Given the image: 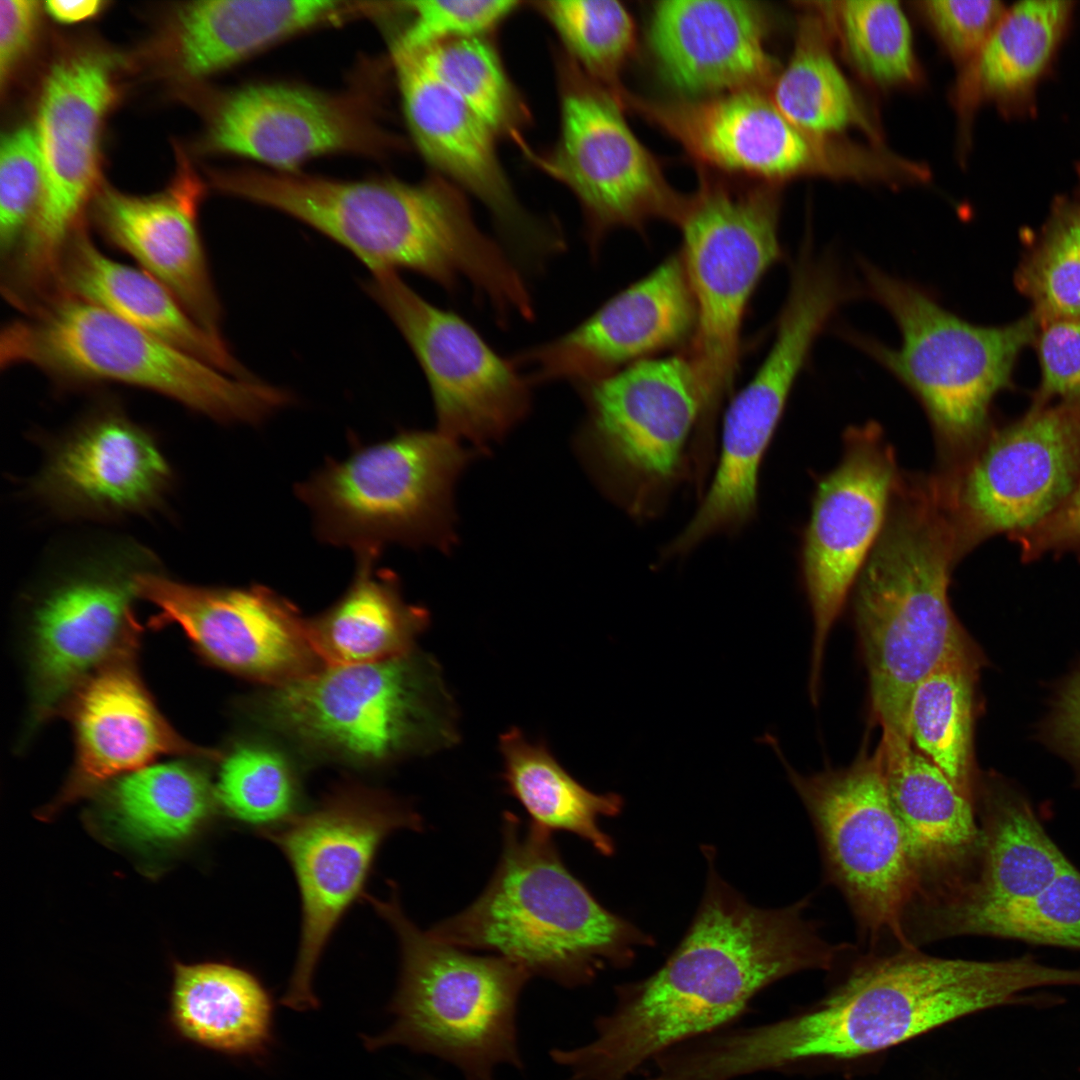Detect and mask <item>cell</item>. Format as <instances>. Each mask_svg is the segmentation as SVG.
<instances>
[{
	"label": "cell",
	"mask_w": 1080,
	"mask_h": 1080,
	"mask_svg": "<svg viewBox=\"0 0 1080 1080\" xmlns=\"http://www.w3.org/2000/svg\"><path fill=\"white\" fill-rule=\"evenodd\" d=\"M706 883L678 946L653 974L618 985L616 1005L583 1046L552 1049L565 1080H626L665 1051L720 1030L763 989L805 970H830L852 945L834 944L805 910L809 898L765 909L726 882L705 847Z\"/></svg>",
	"instance_id": "1"
},
{
	"label": "cell",
	"mask_w": 1080,
	"mask_h": 1080,
	"mask_svg": "<svg viewBox=\"0 0 1080 1080\" xmlns=\"http://www.w3.org/2000/svg\"><path fill=\"white\" fill-rule=\"evenodd\" d=\"M1064 971L1032 954L982 961L941 958L918 947L858 958L809 1010L773 1023L717 1031L702 1041L705 1080H734L813 1059L874 1054L972 1013L1017 1002Z\"/></svg>",
	"instance_id": "2"
},
{
	"label": "cell",
	"mask_w": 1080,
	"mask_h": 1080,
	"mask_svg": "<svg viewBox=\"0 0 1080 1080\" xmlns=\"http://www.w3.org/2000/svg\"><path fill=\"white\" fill-rule=\"evenodd\" d=\"M218 183L311 226L372 274L408 269L449 291L464 279L483 294L509 274L504 249L480 230L463 191L438 173L411 184L248 169L220 175Z\"/></svg>",
	"instance_id": "3"
},
{
	"label": "cell",
	"mask_w": 1080,
	"mask_h": 1080,
	"mask_svg": "<svg viewBox=\"0 0 1080 1080\" xmlns=\"http://www.w3.org/2000/svg\"><path fill=\"white\" fill-rule=\"evenodd\" d=\"M958 558L937 486L897 483L882 533L854 585L870 713L884 737L910 744L916 686L949 655L974 644L948 598Z\"/></svg>",
	"instance_id": "4"
},
{
	"label": "cell",
	"mask_w": 1080,
	"mask_h": 1080,
	"mask_svg": "<svg viewBox=\"0 0 1080 1080\" xmlns=\"http://www.w3.org/2000/svg\"><path fill=\"white\" fill-rule=\"evenodd\" d=\"M465 949L493 952L566 987L626 968L651 935L606 909L566 867L552 833L513 813L502 823V851L479 897L427 930Z\"/></svg>",
	"instance_id": "5"
},
{
	"label": "cell",
	"mask_w": 1080,
	"mask_h": 1080,
	"mask_svg": "<svg viewBox=\"0 0 1080 1080\" xmlns=\"http://www.w3.org/2000/svg\"><path fill=\"white\" fill-rule=\"evenodd\" d=\"M0 364L30 365L63 388L109 382L143 388L222 423L257 425L293 402L281 388L227 374L64 294L3 327Z\"/></svg>",
	"instance_id": "6"
},
{
	"label": "cell",
	"mask_w": 1080,
	"mask_h": 1080,
	"mask_svg": "<svg viewBox=\"0 0 1080 1080\" xmlns=\"http://www.w3.org/2000/svg\"><path fill=\"white\" fill-rule=\"evenodd\" d=\"M389 899L371 896L400 945L401 973L390 1009L393 1025L367 1037L368 1049L403 1045L455 1065L466 1080H494L496 1066L522 1068L516 1008L531 975L497 956H479L441 942L404 913L393 883Z\"/></svg>",
	"instance_id": "7"
},
{
	"label": "cell",
	"mask_w": 1080,
	"mask_h": 1080,
	"mask_svg": "<svg viewBox=\"0 0 1080 1080\" xmlns=\"http://www.w3.org/2000/svg\"><path fill=\"white\" fill-rule=\"evenodd\" d=\"M861 268L866 293L892 316L901 343L893 348L848 329L842 335L919 400L943 444L970 453L988 433L992 401L1010 385L1018 355L1036 339V318L974 325L914 283L864 261Z\"/></svg>",
	"instance_id": "8"
},
{
	"label": "cell",
	"mask_w": 1080,
	"mask_h": 1080,
	"mask_svg": "<svg viewBox=\"0 0 1080 1080\" xmlns=\"http://www.w3.org/2000/svg\"><path fill=\"white\" fill-rule=\"evenodd\" d=\"M700 176L677 226L696 308L694 334L683 352L699 383L703 420L715 425L733 395L751 299L784 253L777 185L729 184L706 171Z\"/></svg>",
	"instance_id": "9"
},
{
	"label": "cell",
	"mask_w": 1080,
	"mask_h": 1080,
	"mask_svg": "<svg viewBox=\"0 0 1080 1080\" xmlns=\"http://www.w3.org/2000/svg\"><path fill=\"white\" fill-rule=\"evenodd\" d=\"M353 443L295 487L319 540L376 558L390 544L447 546L453 488L473 453L439 430Z\"/></svg>",
	"instance_id": "10"
},
{
	"label": "cell",
	"mask_w": 1080,
	"mask_h": 1080,
	"mask_svg": "<svg viewBox=\"0 0 1080 1080\" xmlns=\"http://www.w3.org/2000/svg\"><path fill=\"white\" fill-rule=\"evenodd\" d=\"M587 413L578 436L586 466L635 517L658 512L694 452L703 400L681 351L579 385Z\"/></svg>",
	"instance_id": "11"
},
{
	"label": "cell",
	"mask_w": 1080,
	"mask_h": 1080,
	"mask_svg": "<svg viewBox=\"0 0 1080 1080\" xmlns=\"http://www.w3.org/2000/svg\"><path fill=\"white\" fill-rule=\"evenodd\" d=\"M265 710L305 743L361 762L447 744L455 736L435 666L411 653L323 666L275 686Z\"/></svg>",
	"instance_id": "12"
},
{
	"label": "cell",
	"mask_w": 1080,
	"mask_h": 1080,
	"mask_svg": "<svg viewBox=\"0 0 1080 1080\" xmlns=\"http://www.w3.org/2000/svg\"><path fill=\"white\" fill-rule=\"evenodd\" d=\"M813 824L826 880L839 890L871 949L884 937L906 936L920 881L886 787L880 744L845 768L811 775L783 761Z\"/></svg>",
	"instance_id": "13"
},
{
	"label": "cell",
	"mask_w": 1080,
	"mask_h": 1080,
	"mask_svg": "<svg viewBox=\"0 0 1080 1080\" xmlns=\"http://www.w3.org/2000/svg\"><path fill=\"white\" fill-rule=\"evenodd\" d=\"M559 137L548 153H525L577 198L592 251L615 229L643 231L661 220L678 226L688 196L666 179L652 152L611 91L586 76L565 53L558 57Z\"/></svg>",
	"instance_id": "14"
},
{
	"label": "cell",
	"mask_w": 1080,
	"mask_h": 1080,
	"mask_svg": "<svg viewBox=\"0 0 1080 1080\" xmlns=\"http://www.w3.org/2000/svg\"><path fill=\"white\" fill-rule=\"evenodd\" d=\"M622 102L677 141L703 170L770 185L804 176L885 182L892 172L885 148L804 131L763 91L654 100L625 90Z\"/></svg>",
	"instance_id": "15"
},
{
	"label": "cell",
	"mask_w": 1080,
	"mask_h": 1080,
	"mask_svg": "<svg viewBox=\"0 0 1080 1080\" xmlns=\"http://www.w3.org/2000/svg\"><path fill=\"white\" fill-rule=\"evenodd\" d=\"M135 544L88 554L52 577L30 607L26 737L58 712L95 671L137 648L138 576L154 568Z\"/></svg>",
	"instance_id": "16"
},
{
	"label": "cell",
	"mask_w": 1080,
	"mask_h": 1080,
	"mask_svg": "<svg viewBox=\"0 0 1080 1080\" xmlns=\"http://www.w3.org/2000/svg\"><path fill=\"white\" fill-rule=\"evenodd\" d=\"M401 829L422 831L420 815L386 797L348 791L263 831L289 861L301 898L298 953L283 1005L318 1007L312 985L324 948L361 893L380 845Z\"/></svg>",
	"instance_id": "17"
},
{
	"label": "cell",
	"mask_w": 1080,
	"mask_h": 1080,
	"mask_svg": "<svg viewBox=\"0 0 1080 1080\" xmlns=\"http://www.w3.org/2000/svg\"><path fill=\"white\" fill-rule=\"evenodd\" d=\"M1080 481V401L1035 406L991 431L943 496L958 556L1000 533L1034 526Z\"/></svg>",
	"instance_id": "18"
},
{
	"label": "cell",
	"mask_w": 1080,
	"mask_h": 1080,
	"mask_svg": "<svg viewBox=\"0 0 1080 1080\" xmlns=\"http://www.w3.org/2000/svg\"><path fill=\"white\" fill-rule=\"evenodd\" d=\"M113 62L83 53L56 63L45 81L37 137L44 185L17 252L2 268L5 288L32 298L52 288L62 251L92 188L100 128L114 96Z\"/></svg>",
	"instance_id": "19"
},
{
	"label": "cell",
	"mask_w": 1080,
	"mask_h": 1080,
	"mask_svg": "<svg viewBox=\"0 0 1080 1080\" xmlns=\"http://www.w3.org/2000/svg\"><path fill=\"white\" fill-rule=\"evenodd\" d=\"M365 289L416 356L430 387L439 431L485 446L527 414L528 379L463 318L426 301L395 271L373 273Z\"/></svg>",
	"instance_id": "20"
},
{
	"label": "cell",
	"mask_w": 1080,
	"mask_h": 1080,
	"mask_svg": "<svg viewBox=\"0 0 1080 1080\" xmlns=\"http://www.w3.org/2000/svg\"><path fill=\"white\" fill-rule=\"evenodd\" d=\"M892 449L875 424L850 430L840 464L818 484L802 548L813 616L809 678L817 702L828 635L880 537L897 485Z\"/></svg>",
	"instance_id": "21"
},
{
	"label": "cell",
	"mask_w": 1080,
	"mask_h": 1080,
	"mask_svg": "<svg viewBox=\"0 0 1080 1080\" xmlns=\"http://www.w3.org/2000/svg\"><path fill=\"white\" fill-rule=\"evenodd\" d=\"M137 591L159 610L150 626L177 625L201 656L223 669L278 686L324 666L309 621L265 586L190 585L150 569L138 576Z\"/></svg>",
	"instance_id": "22"
},
{
	"label": "cell",
	"mask_w": 1080,
	"mask_h": 1080,
	"mask_svg": "<svg viewBox=\"0 0 1080 1080\" xmlns=\"http://www.w3.org/2000/svg\"><path fill=\"white\" fill-rule=\"evenodd\" d=\"M405 120L424 159L489 210L506 244L529 267L564 248L559 230L516 198L491 128L428 69L417 52L392 50Z\"/></svg>",
	"instance_id": "23"
},
{
	"label": "cell",
	"mask_w": 1080,
	"mask_h": 1080,
	"mask_svg": "<svg viewBox=\"0 0 1080 1080\" xmlns=\"http://www.w3.org/2000/svg\"><path fill=\"white\" fill-rule=\"evenodd\" d=\"M695 326V303L677 252L566 334L513 361L528 370L529 381L581 385L665 352L684 351Z\"/></svg>",
	"instance_id": "24"
},
{
	"label": "cell",
	"mask_w": 1080,
	"mask_h": 1080,
	"mask_svg": "<svg viewBox=\"0 0 1080 1080\" xmlns=\"http://www.w3.org/2000/svg\"><path fill=\"white\" fill-rule=\"evenodd\" d=\"M358 95L263 83L225 95L211 119L206 146L214 152L296 172L322 154L379 155L396 147Z\"/></svg>",
	"instance_id": "25"
},
{
	"label": "cell",
	"mask_w": 1080,
	"mask_h": 1080,
	"mask_svg": "<svg viewBox=\"0 0 1080 1080\" xmlns=\"http://www.w3.org/2000/svg\"><path fill=\"white\" fill-rule=\"evenodd\" d=\"M171 480L151 434L108 404L51 448L33 491L64 516L113 517L158 506Z\"/></svg>",
	"instance_id": "26"
},
{
	"label": "cell",
	"mask_w": 1080,
	"mask_h": 1080,
	"mask_svg": "<svg viewBox=\"0 0 1080 1080\" xmlns=\"http://www.w3.org/2000/svg\"><path fill=\"white\" fill-rule=\"evenodd\" d=\"M768 14L746 0H662L647 41L663 81L679 98L770 88L778 73L767 48Z\"/></svg>",
	"instance_id": "27"
},
{
	"label": "cell",
	"mask_w": 1080,
	"mask_h": 1080,
	"mask_svg": "<svg viewBox=\"0 0 1080 1080\" xmlns=\"http://www.w3.org/2000/svg\"><path fill=\"white\" fill-rule=\"evenodd\" d=\"M974 804L982 836L979 864L969 882L918 910L919 932L929 941L960 918L1034 898L1073 864L1014 784L979 775Z\"/></svg>",
	"instance_id": "28"
},
{
	"label": "cell",
	"mask_w": 1080,
	"mask_h": 1080,
	"mask_svg": "<svg viewBox=\"0 0 1080 1080\" xmlns=\"http://www.w3.org/2000/svg\"><path fill=\"white\" fill-rule=\"evenodd\" d=\"M136 650L121 653L95 671L64 708L74 732L75 757L62 800L79 797L164 755H219L186 741L169 725L136 670Z\"/></svg>",
	"instance_id": "29"
},
{
	"label": "cell",
	"mask_w": 1080,
	"mask_h": 1080,
	"mask_svg": "<svg viewBox=\"0 0 1080 1080\" xmlns=\"http://www.w3.org/2000/svg\"><path fill=\"white\" fill-rule=\"evenodd\" d=\"M892 807L906 837L921 893H951L976 873L982 836L974 800L911 744L881 737Z\"/></svg>",
	"instance_id": "30"
},
{
	"label": "cell",
	"mask_w": 1080,
	"mask_h": 1080,
	"mask_svg": "<svg viewBox=\"0 0 1080 1080\" xmlns=\"http://www.w3.org/2000/svg\"><path fill=\"white\" fill-rule=\"evenodd\" d=\"M196 184L157 196L106 189L93 206L104 238L164 285L206 330L221 336V305L197 226Z\"/></svg>",
	"instance_id": "31"
},
{
	"label": "cell",
	"mask_w": 1080,
	"mask_h": 1080,
	"mask_svg": "<svg viewBox=\"0 0 1080 1080\" xmlns=\"http://www.w3.org/2000/svg\"><path fill=\"white\" fill-rule=\"evenodd\" d=\"M55 293L96 305L227 374L253 377L222 336L200 325L164 285L103 254L80 226L61 254Z\"/></svg>",
	"instance_id": "32"
},
{
	"label": "cell",
	"mask_w": 1080,
	"mask_h": 1080,
	"mask_svg": "<svg viewBox=\"0 0 1080 1080\" xmlns=\"http://www.w3.org/2000/svg\"><path fill=\"white\" fill-rule=\"evenodd\" d=\"M364 10L331 0L192 2L176 17V59L185 75L210 76L279 40Z\"/></svg>",
	"instance_id": "33"
},
{
	"label": "cell",
	"mask_w": 1080,
	"mask_h": 1080,
	"mask_svg": "<svg viewBox=\"0 0 1080 1080\" xmlns=\"http://www.w3.org/2000/svg\"><path fill=\"white\" fill-rule=\"evenodd\" d=\"M376 557H357L345 593L320 617L309 621L313 648L324 666L386 661L411 653L428 623L422 607L402 597L392 571L378 569Z\"/></svg>",
	"instance_id": "34"
},
{
	"label": "cell",
	"mask_w": 1080,
	"mask_h": 1080,
	"mask_svg": "<svg viewBox=\"0 0 1080 1080\" xmlns=\"http://www.w3.org/2000/svg\"><path fill=\"white\" fill-rule=\"evenodd\" d=\"M1068 0H1026L1005 9L989 39L961 71L959 102L971 113L982 101L1026 103L1051 64L1074 10Z\"/></svg>",
	"instance_id": "35"
},
{
	"label": "cell",
	"mask_w": 1080,
	"mask_h": 1080,
	"mask_svg": "<svg viewBox=\"0 0 1080 1080\" xmlns=\"http://www.w3.org/2000/svg\"><path fill=\"white\" fill-rule=\"evenodd\" d=\"M171 1020L186 1039L229 1054H258L271 1039L269 995L248 972L207 963L175 969Z\"/></svg>",
	"instance_id": "36"
},
{
	"label": "cell",
	"mask_w": 1080,
	"mask_h": 1080,
	"mask_svg": "<svg viewBox=\"0 0 1080 1080\" xmlns=\"http://www.w3.org/2000/svg\"><path fill=\"white\" fill-rule=\"evenodd\" d=\"M832 33L816 2L801 14L790 58L768 96L794 125L809 133L840 137L859 129L878 139V129L832 52Z\"/></svg>",
	"instance_id": "37"
},
{
	"label": "cell",
	"mask_w": 1080,
	"mask_h": 1080,
	"mask_svg": "<svg viewBox=\"0 0 1080 1080\" xmlns=\"http://www.w3.org/2000/svg\"><path fill=\"white\" fill-rule=\"evenodd\" d=\"M983 658L976 645L954 652L916 686L909 707L911 746L974 800L976 683Z\"/></svg>",
	"instance_id": "38"
},
{
	"label": "cell",
	"mask_w": 1080,
	"mask_h": 1080,
	"mask_svg": "<svg viewBox=\"0 0 1080 1080\" xmlns=\"http://www.w3.org/2000/svg\"><path fill=\"white\" fill-rule=\"evenodd\" d=\"M500 751L507 790L525 809L531 823L551 833L574 834L599 854L613 855V839L601 829L599 821L620 814V795L588 790L543 744L528 741L518 729L500 737Z\"/></svg>",
	"instance_id": "39"
},
{
	"label": "cell",
	"mask_w": 1080,
	"mask_h": 1080,
	"mask_svg": "<svg viewBox=\"0 0 1080 1080\" xmlns=\"http://www.w3.org/2000/svg\"><path fill=\"white\" fill-rule=\"evenodd\" d=\"M211 787L188 761H171L125 774L108 794L117 823L135 838L167 841L196 829L212 808Z\"/></svg>",
	"instance_id": "40"
},
{
	"label": "cell",
	"mask_w": 1080,
	"mask_h": 1080,
	"mask_svg": "<svg viewBox=\"0 0 1080 1080\" xmlns=\"http://www.w3.org/2000/svg\"><path fill=\"white\" fill-rule=\"evenodd\" d=\"M417 52L428 69L495 133L522 151L528 109L485 36L444 40Z\"/></svg>",
	"instance_id": "41"
},
{
	"label": "cell",
	"mask_w": 1080,
	"mask_h": 1080,
	"mask_svg": "<svg viewBox=\"0 0 1080 1080\" xmlns=\"http://www.w3.org/2000/svg\"><path fill=\"white\" fill-rule=\"evenodd\" d=\"M850 63L882 87L914 83L919 76L913 33L897 1L816 2Z\"/></svg>",
	"instance_id": "42"
},
{
	"label": "cell",
	"mask_w": 1080,
	"mask_h": 1080,
	"mask_svg": "<svg viewBox=\"0 0 1080 1080\" xmlns=\"http://www.w3.org/2000/svg\"><path fill=\"white\" fill-rule=\"evenodd\" d=\"M533 4L579 69L619 96L624 90L620 74L637 39L628 8L617 0H544Z\"/></svg>",
	"instance_id": "43"
},
{
	"label": "cell",
	"mask_w": 1080,
	"mask_h": 1080,
	"mask_svg": "<svg viewBox=\"0 0 1080 1080\" xmlns=\"http://www.w3.org/2000/svg\"><path fill=\"white\" fill-rule=\"evenodd\" d=\"M948 935L1080 951V870L1072 864L1034 898L965 916L949 927Z\"/></svg>",
	"instance_id": "44"
},
{
	"label": "cell",
	"mask_w": 1080,
	"mask_h": 1080,
	"mask_svg": "<svg viewBox=\"0 0 1080 1080\" xmlns=\"http://www.w3.org/2000/svg\"><path fill=\"white\" fill-rule=\"evenodd\" d=\"M1016 283L1033 304L1039 326L1080 318V203L1057 199Z\"/></svg>",
	"instance_id": "45"
},
{
	"label": "cell",
	"mask_w": 1080,
	"mask_h": 1080,
	"mask_svg": "<svg viewBox=\"0 0 1080 1080\" xmlns=\"http://www.w3.org/2000/svg\"><path fill=\"white\" fill-rule=\"evenodd\" d=\"M295 783L285 761L253 745L231 751L222 761L216 795L235 818L254 825L285 820L295 801Z\"/></svg>",
	"instance_id": "46"
},
{
	"label": "cell",
	"mask_w": 1080,
	"mask_h": 1080,
	"mask_svg": "<svg viewBox=\"0 0 1080 1080\" xmlns=\"http://www.w3.org/2000/svg\"><path fill=\"white\" fill-rule=\"evenodd\" d=\"M44 185L36 129L20 127L0 148V252L2 266L20 247L37 211Z\"/></svg>",
	"instance_id": "47"
},
{
	"label": "cell",
	"mask_w": 1080,
	"mask_h": 1080,
	"mask_svg": "<svg viewBox=\"0 0 1080 1080\" xmlns=\"http://www.w3.org/2000/svg\"><path fill=\"white\" fill-rule=\"evenodd\" d=\"M410 23L392 50L414 52L438 42L485 36L520 5L515 0H420L401 3Z\"/></svg>",
	"instance_id": "48"
},
{
	"label": "cell",
	"mask_w": 1080,
	"mask_h": 1080,
	"mask_svg": "<svg viewBox=\"0 0 1080 1080\" xmlns=\"http://www.w3.org/2000/svg\"><path fill=\"white\" fill-rule=\"evenodd\" d=\"M1006 7L997 0H926L919 10L961 71L977 57Z\"/></svg>",
	"instance_id": "49"
},
{
	"label": "cell",
	"mask_w": 1080,
	"mask_h": 1080,
	"mask_svg": "<svg viewBox=\"0 0 1080 1080\" xmlns=\"http://www.w3.org/2000/svg\"><path fill=\"white\" fill-rule=\"evenodd\" d=\"M1039 328L1041 382L1032 405H1047L1055 397L1080 401V318L1055 320Z\"/></svg>",
	"instance_id": "50"
},
{
	"label": "cell",
	"mask_w": 1080,
	"mask_h": 1080,
	"mask_svg": "<svg viewBox=\"0 0 1080 1080\" xmlns=\"http://www.w3.org/2000/svg\"><path fill=\"white\" fill-rule=\"evenodd\" d=\"M1024 562L1045 554L1080 553V481L1051 514L1032 527L1010 535Z\"/></svg>",
	"instance_id": "51"
},
{
	"label": "cell",
	"mask_w": 1080,
	"mask_h": 1080,
	"mask_svg": "<svg viewBox=\"0 0 1080 1080\" xmlns=\"http://www.w3.org/2000/svg\"><path fill=\"white\" fill-rule=\"evenodd\" d=\"M40 3L31 0L0 1V78L3 84L12 74L35 39L40 19Z\"/></svg>",
	"instance_id": "52"
},
{
	"label": "cell",
	"mask_w": 1080,
	"mask_h": 1080,
	"mask_svg": "<svg viewBox=\"0 0 1080 1080\" xmlns=\"http://www.w3.org/2000/svg\"><path fill=\"white\" fill-rule=\"evenodd\" d=\"M1050 735L1074 765L1080 788V671L1068 681L1057 700Z\"/></svg>",
	"instance_id": "53"
},
{
	"label": "cell",
	"mask_w": 1080,
	"mask_h": 1080,
	"mask_svg": "<svg viewBox=\"0 0 1080 1080\" xmlns=\"http://www.w3.org/2000/svg\"><path fill=\"white\" fill-rule=\"evenodd\" d=\"M105 6L100 0H50L45 2V10L55 21L72 24L98 15Z\"/></svg>",
	"instance_id": "54"
},
{
	"label": "cell",
	"mask_w": 1080,
	"mask_h": 1080,
	"mask_svg": "<svg viewBox=\"0 0 1080 1080\" xmlns=\"http://www.w3.org/2000/svg\"><path fill=\"white\" fill-rule=\"evenodd\" d=\"M1077 175H1078V179H1079V187H1080V163H1079V164H1078V166H1077Z\"/></svg>",
	"instance_id": "55"
}]
</instances>
